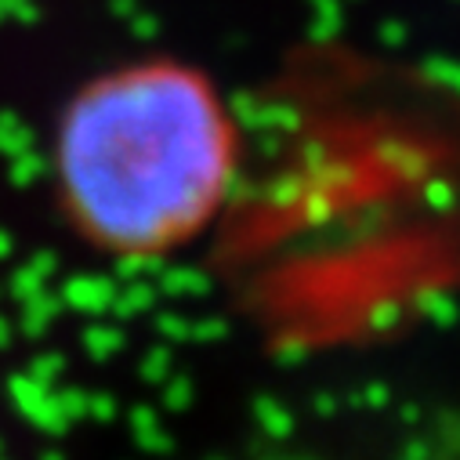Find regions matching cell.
Listing matches in <instances>:
<instances>
[{"instance_id":"obj_1","label":"cell","mask_w":460,"mask_h":460,"mask_svg":"<svg viewBox=\"0 0 460 460\" xmlns=\"http://www.w3.org/2000/svg\"><path fill=\"white\" fill-rule=\"evenodd\" d=\"M240 128L214 76L149 55L84 80L58 112L55 196L98 254L156 261L214 225L240 171Z\"/></svg>"}]
</instances>
